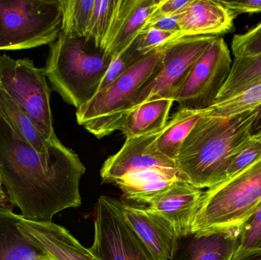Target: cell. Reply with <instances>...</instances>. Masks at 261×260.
Instances as JSON below:
<instances>
[{
  "instance_id": "cell-10",
  "label": "cell",
  "mask_w": 261,
  "mask_h": 260,
  "mask_svg": "<svg viewBox=\"0 0 261 260\" xmlns=\"http://www.w3.org/2000/svg\"><path fill=\"white\" fill-rule=\"evenodd\" d=\"M161 132L126 139L122 148L104 162L100 170L102 182L114 184L124 176L147 169H176L175 161L156 148Z\"/></svg>"
},
{
  "instance_id": "cell-12",
  "label": "cell",
  "mask_w": 261,
  "mask_h": 260,
  "mask_svg": "<svg viewBox=\"0 0 261 260\" xmlns=\"http://www.w3.org/2000/svg\"><path fill=\"white\" fill-rule=\"evenodd\" d=\"M203 194L202 189L178 179L152 198L147 208L169 221L181 240L191 235L192 225Z\"/></svg>"
},
{
  "instance_id": "cell-7",
  "label": "cell",
  "mask_w": 261,
  "mask_h": 260,
  "mask_svg": "<svg viewBox=\"0 0 261 260\" xmlns=\"http://www.w3.org/2000/svg\"><path fill=\"white\" fill-rule=\"evenodd\" d=\"M216 37H180L167 43L159 70L138 92L129 111L154 99L175 100L190 69Z\"/></svg>"
},
{
  "instance_id": "cell-32",
  "label": "cell",
  "mask_w": 261,
  "mask_h": 260,
  "mask_svg": "<svg viewBox=\"0 0 261 260\" xmlns=\"http://www.w3.org/2000/svg\"><path fill=\"white\" fill-rule=\"evenodd\" d=\"M154 28L170 33L176 34L181 36L180 28L178 22L177 15L172 16L162 17L151 22L147 23L144 29ZM182 37V36H181Z\"/></svg>"
},
{
  "instance_id": "cell-8",
  "label": "cell",
  "mask_w": 261,
  "mask_h": 260,
  "mask_svg": "<svg viewBox=\"0 0 261 260\" xmlns=\"http://www.w3.org/2000/svg\"><path fill=\"white\" fill-rule=\"evenodd\" d=\"M232 62L225 40L216 37L193 64L178 91L174 101L179 108L201 111L214 105Z\"/></svg>"
},
{
  "instance_id": "cell-30",
  "label": "cell",
  "mask_w": 261,
  "mask_h": 260,
  "mask_svg": "<svg viewBox=\"0 0 261 260\" xmlns=\"http://www.w3.org/2000/svg\"><path fill=\"white\" fill-rule=\"evenodd\" d=\"M190 2V0H160L159 4L150 15L147 24L162 17L177 15Z\"/></svg>"
},
{
  "instance_id": "cell-34",
  "label": "cell",
  "mask_w": 261,
  "mask_h": 260,
  "mask_svg": "<svg viewBox=\"0 0 261 260\" xmlns=\"http://www.w3.org/2000/svg\"><path fill=\"white\" fill-rule=\"evenodd\" d=\"M261 129V105L258 106V114L254 125V133Z\"/></svg>"
},
{
  "instance_id": "cell-2",
  "label": "cell",
  "mask_w": 261,
  "mask_h": 260,
  "mask_svg": "<svg viewBox=\"0 0 261 260\" xmlns=\"http://www.w3.org/2000/svg\"><path fill=\"white\" fill-rule=\"evenodd\" d=\"M112 61L91 41L60 33L50 45L44 68L53 90L79 109L98 93Z\"/></svg>"
},
{
  "instance_id": "cell-11",
  "label": "cell",
  "mask_w": 261,
  "mask_h": 260,
  "mask_svg": "<svg viewBox=\"0 0 261 260\" xmlns=\"http://www.w3.org/2000/svg\"><path fill=\"white\" fill-rule=\"evenodd\" d=\"M127 224L158 260H173L180 241L172 224L147 207L119 201Z\"/></svg>"
},
{
  "instance_id": "cell-1",
  "label": "cell",
  "mask_w": 261,
  "mask_h": 260,
  "mask_svg": "<svg viewBox=\"0 0 261 260\" xmlns=\"http://www.w3.org/2000/svg\"><path fill=\"white\" fill-rule=\"evenodd\" d=\"M258 107L231 118L206 109L190 131L175 160L179 177L199 189L222 183L231 155L254 133Z\"/></svg>"
},
{
  "instance_id": "cell-9",
  "label": "cell",
  "mask_w": 261,
  "mask_h": 260,
  "mask_svg": "<svg viewBox=\"0 0 261 260\" xmlns=\"http://www.w3.org/2000/svg\"><path fill=\"white\" fill-rule=\"evenodd\" d=\"M94 240L89 250L100 260H158L122 217L119 201L99 197L95 209Z\"/></svg>"
},
{
  "instance_id": "cell-15",
  "label": "cell",
  "mask_w": 261,
  "mask_h": 260,
  "mask_svg": "<svg viewBox=\"0 0 261 260\" xmlns=\"http://www.w3.org/2000/svg\"><path fill=\"white\" fill-rule=\"evenodd\" d=\"M159 3L160 0H119L106 53L113 59L130 47Z\"/></svg>"
},
{
  "instance_id": "cell-33",
  "label": "cell",
  "mask_w": 261,
  "mask_h": 260,
  "mask_svg": "<svg viewBox=\"0 0 261 260\" xmlns=\"http://www.w3.org/2000/svg\"><path fill=\"white\" fill-rule=\"evenodd\" d=\"M239 260H261V251L247 255Z\"/></svg>"
},
{
  "instance_id": "cell-14",
  "label": "cell",
  "mask_w": 261,
  "mask_h": 260,
  "mask_svg": "<svg viewBox=\"0 0 261 260\" xmlns=\"http://www.w3.org/2000/svg\"><path fill=\"white\" fill-rule=\"evenodd\" d=\"M236 15L220 1L190 0L177 14L181 36H218L232 32Z\"/></svg>"
},
{
  "instance_id": "cell-21",
  "label": "cell",
  "mask_w": 261,
  "mask_h": 260,
  "mask_svg": "<svg viewBox=\"0 0 261 260\" xmlns=\"http://www.w3.org/2000/svg\"><path fill=\"white\" fill-rule=\"evenodd\" d=\"M260 82L261 53L256 56L234 58L231 73L216 102L226 100Z\"/></svg>"
},
{
  "instance_id": "cell-35",
  "label": "cell",
  "mask_w": 261,
  "mask_h": 260,
  "mask_svg": "<svg viewBox=\"0 0 261 260\" xmlns=\"http://www.w3.org/2000/svg\"><path fill=\"white\" fill-rule=\"evenodd\" d=\"M39 260H53L51 259V258L49 257V256H46V255H44V253H43L42 255H41V257H40Z\"/></svg>"
},
{
  "instance_id": "cell-19",
  "label": "cell",
  "mask_w": 261,
  "mask_h": 260,
  "mask_svg": "<svg viewBox=\"0 0 261 260\" xmlns=\"http://www.w3.org/2000/svg\"><path fill=\"white\" fill-rule=\"evenodd\" d=\"M20 217L12 207L0 208V260H39L43 254L18 230Z\"/></svg>"
},
{
  "instance_id": "cell-28",
  "label": "cell",
  "mask_w": 261,
  "mask_h": 260,
  "mask_svg": "<svg viewBox=\"0 0 261 260\" xmlns=\"http://www.w3.org/2000/svg\"><path fill=\"white\" fill-rule=\"evenodd\" d=\"M142 56V55L140 54L135 49V41H134L132 45L128 47L125 51L122 52L116 57L113 58L107 73L104 75L103 78L101 81L99 91L110 85L113 81L116 80L122 73H125L130 66L133 65L138 59Z\"/></svg>"
},
{
  "instance_id": "cell-6",
  "label": "cell",
  "mask_w": 261,
  "mask_h": 260,
  "mask_svg": "<svg viewBox=\"0 0 261 260\" xmlns=\"http://www.w3.org/2000/svg\"><path fill=\"white\" fill-rule=\"evenodd\" d=\"M0 84L47 142L55 141L50 89L44 68L29 58L0 56Z\"/></svg>"
},
{
  "instance_id": "cell-23",
  "label": "cell",
  "mask_w": 261,
  "mask_h": 260,
  "mask_svg": "<svg viewBox=\"0 0 261 260\" xmlns=\"http://www.w3.org/2000/svg\"><path fill=\"white\" fill-rule=\"evenodd\" d=\"M119 0H95L86 39L105 50Z\"/></svg>"
},
{
  "instance_id": "cell-31",
  "label": "cell",
  "mask_w": 261,
  "mask_h": 260,
  "mask_svg": "<svg viewBox=\"0 0 261 260\" xmlns=\"http://www.w3.org/2000/svg\"><path fill=\"white\" fill-rule=\"evenodd\" d=\"M220 2L236 16L241 14L261 13V0Z\"/></svg>"
},
{
  "instance_id": "cell-18",
  "label": "cell",
  "mask_w": 261,
  "mask_h": 260,
  "mask_svg": "<svg viewBox=\"0 0 261 260\" xmlns=\"http://www.w3.org/2000/svg\"><path fill=\"white\" fill-rule=\"evenodd\" d=\"M191 236L179 260H231L240 233L216 232Z\"/></svg>"
},
{
  "instance_id": "cell-13",
  "label": "cell",
  "mask_w": 261,
  "mask_h": 260,
  "mask_svg": "<svg viewBox=\"0 0 261 260\" xmlns=\"http://www.w3.org/2000/svg\"><path fill=\"white\" fill-rule=\"evenodd\" d=\"M17 225L32 245L53 260H100L65 227L52 221L35 222L21 215Z\"/></svg>"
},
{
  "instance_id": "cell-5",
  "label": "cell",
  "mask_w": 261,
  "mask_h": 260,
  "mask_svg": "<svg viewBox=\"0 0 261 260\" xmlns=\"http://www.w3.org/2000/svg\"><path fill=\"white\" fill-rule=\"evenodd\" d=\"M62 18V0H0V50L50 45Z\"/></svg>"
},
{
  "instance_id": "cell-4",
  "label": "cell",
  "mask_w": 261,
  "mask_h": 260,
  "mask_svg": "<svg viewBox=\"0 0 261 260\" xmlns=\"http://www.w3.org/2000/svg\"><path fill=\"white\" fill-rule=\"evenodd\" d=\"M163 47L138 59L116 80L76 109L78 125L99 139L120 130L135 96L159 70Z\"/></svg>"
},
{
  "instance_id": "cell-3",
  "label": "cell",
  "mask_w": 261,
  "mask_h": 260,
  "mask_svg": "<svg viewBox=\"0 0 261 260\" xmlns=\"http://www.w3.org/2000/svg\"><path fill=\"white\" fill-rule=\"evenodd\" d=\"M261 206V159L204 192L191 235L236 232Z\"/></svg>"
},
{
  "instance_id": "cell-17",
  "label": "cell",
  "mask_w": 261,
  "mask_h": 260,
  "mask_svg": "<svg viewBox=\"0 0 261 260\" xmlns=\"http://www.w3.org/2000/svg\"><path fill=\"white\" fill-rule=\"evenodd\" d=\"M175 101L158 99L141 104L127 114L120 131L126 139L150 135L162 131L168 122Z\"/></svg>"
},
{
  "instance_id": "cell-24",
  "label": "cell",
  "mask_w": 261,
  "mask_h": 260,
  "mask_svg": "<svg viewBox=\"0 0 261 260\" xmlns=\"http://www.w3.org/2000/svg\"><path fill=\"white\" fill-rule=\"evenodd\" d=\"M261 105V82L253 85L233 97L216 102L206 109L208 114L222 118H231Z\"/></svg>"
},
{
  "instance_id": "cell-29",
  "label": "cell",
  "mask_w": 261,
  "mask_h": 260,
  "mask_svg": "<svg viewBox=\"0 0 261 260\" xmlns=\"http://www.w3.org/2000/svg\"><path fill=\"white\" fill-rule=\"evenodd\" d=\"M180 35L154 28L144 29L135 40V49L144 56L165 45L169 41L180 38Z\"/></svg>"
},
{
  "instance_id": "cell-25",
  "label": "cell",
  "mask_w": 261,
  "mask_h": 260,
  "mask_svg": "<svg viewBox=\"0 0 261 260\" xmlns=\"http://www.w3.org/2000/svg\"><path fill=\"white\" fill-rule=\"evenodd\" d=\"M260 159L261 129L250 135L231 155L224 174L222 182L237 175Z\"/></svg>"
},
{
  "instance_id": "cell-16",
  "label": "cell",
  "mask_w": 261,
  "mask_h": 260,
  "mask_svg": "<svg viewBox=\"0 0 261 260\" xmlns=\"http://www.w3.org/2000/svg\"><path fill=\"white\" fill-rule=\"evenodd\" d=\"M178 179L180 177L177 169H150L124 176L114 185L127 199L147 205Z\"/></svg>"
},
{
  "instance_id": "cell-22",
  "label": "cell",
  "mask_w": 261,
  "mask_h": 260,
  "mask_svg": "<svg viewBox=\"0 0 261 260\" xmlns=\"http://www.w3.org/2000/svg\"><path fill=\"white\" fill-rule=\"evenodd\" d=\"M95 0H62L61 34L74 38H86Z\"/></svg>"
},
{
  "instance_id": "cell-20",
  "label": "cell",
  "mask_w": 261,
  "mask_h": 260,
  "mask_svg": "<svg viewBox=\"0 0 261 260\" xmlns=\"http://www.w3.org/2000/svg\"><path fill=\"white\" fill-rule=\"evenodd\" d=\"M205 110L197 111L179 108L176 111L155 142L158 151L167 158L175 161L182 143L202 117Z\"/></svg>"
},
{
  "instance_id": "cell-27",
  "label": "cell",
  "mask_w": 261,
  "mask_h": 260,
  "mask_svg": "<svg viewBox=\"0 0 261 260\" xmlns=\"http://www.w3.org/2000/svg\"><path fill=\"white\" fill-rule=\"evenodd\" d=\"M234 58L256 56L261 53V21L254 28L241 35H236L231 43Z\"/></svg>"
},
{
  "instance_id": "cell-26",
  "label": "cell",
  "mask_w": 261,
  "mask_h": 260,
  "mask_svg": "<svg viewBox=\"0 0 261 260\" xmlns=\"http://www.w3.org/2000/svg\"><path fill=\"white\" fill-rule=\"evenodd\" d=\"M261 251V206L243 226L239 245L231 260H239L247 255Z\"/></svg>"
}]
</instances>
